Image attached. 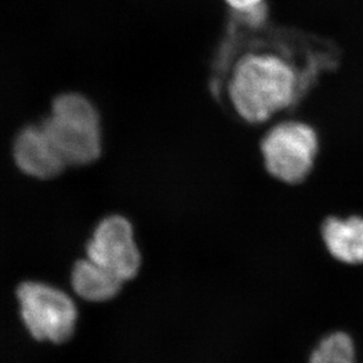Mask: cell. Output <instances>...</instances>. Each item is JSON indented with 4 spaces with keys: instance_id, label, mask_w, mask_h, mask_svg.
I'll list each match as a JSON object with an SVG mask.
<instances>
[{
    "instance_id": "obj_2",
    "label": "cell",
    "mask_w": 363,
    "mask_h": 363,
    "mask_svg": "<svg viewBox=\"0 0 363 363\" xmlns=\"http://www.w3.org/2000/svg\"><path fill=\"white\" fill-rule=\"evenodd\" d=\"M42 128L67 165L90 164L101 156V119L97 108L82 94L57 97Z\"/></svg>"
},
{
    "instance_id": "obj_6",
    "label": "cell",
    "mask_w": 363,
    "mask_h": 363,
    "mask_svg": "<svg viewBox=\"0 0 363 363\" xmlns=\"http://www.w3.org/2000/svg\"><path fill=\"white\" fill-rule=\"evenodd\" d=\"M14 161L26 175L52 179L67 167L42 125L28 126L14 140Z\"/></svg>"
},
{
    "instance_id": "obj_8",
    "label": "cell",
    "mask_w": 363,
    "mask_h": 363,
    "mask_svg": "<svg viewBox=\"0 0 363 363\" xmlns=\"http://www.w3.org/2000/svg\"><path fill=\"white\" fill-rule=\"evenodd\" d=\"M74 293L83 300L105 302L118 295L124 283L90 259H79L71 272Z\"/></svg>"
},
{
    "instance_id": "obj_4",
    "label": "cell",
    "mask_w": 363,
    "mask_h": 363,
    "mask_svg": "<svg viewBox=\"0 0 363 363\" xmlns=\"http://www.w3.org/2000/svg\"><path fill=\"white\" fill-rule=\"evenodd\" d=\"M17 298L25 327L35 339L63 343L74 334L77 308L63 290L30 281L19 286Z\"/></svg>"
},
{
    "instance_id": "obj_10",
    "label": "cell",
    "mask_w": 363,
    "mask_h": 363,
    "mask_svg": "<svg viewBox=\"0 0 363 363\" xmlns=\"http://www.w3.org/2000/svg\"><path fill=\"white\" fill-rule=\"evenodd\" d=\"M230 10L231 16L249 21L268 19L267 0H223Z\"/></svg>"
},
{
    "instance_id": "obj_7",
    "label": "cell",
    "mask_w": 363,
    "mask_h": 363,
    "mask_svg": "<svg viewBox=\"0 0 363 363\" xmlns=\"http://www.w3.org/2000/svg\"><path fill=\"white\" fill-rule=\"evenodd\" d=\"M322 241L332 257L346 264H363V217L332 216L321 227Z\"/></svg>"
},
{
    "instance_id": "obj_5",
    "label": "cell",
    "mask_w": 363,
    "mask_h": 363,
    "mask_svg": "<svg viewBox=\"0 0 363 363\" xmlns=\"http://www.w3.org/2000/svg\"><path fill=\"white\" fill-rule=\"evenodd\" d=\"M88 259L123 283L135 279L142 267V254L133 224L126 217H105L94 229L86 247Z\"/></svg>"
},
{
    "instance_id": "obj_1",
    "label": "cell",
    "mask_w": 363,
    "mask_h": 363,
    "mask_svg": "<svg viewBox=\"0 0 363 363\" xmlns=\"http://www.w3.org/2000/svg\"><path fill=\"white\" fill-rule=\"evenodd\" d=\"M340 60L329 39L230 14L211 60L210 94L231 118L262 125L295 110Z\"/></svg>"
},
{
    "instance_id": "obj_3",
    "label": "cell",
    "mask_w": 363,
    "mask_h": 363,
    "mask_svg": "<svg viewBox=\"0 0 363 363\" xmlns=\"http://www.w3.org/2000/svg\"><path fill=\"white\" fill-rule=\"evenodd\" d=\"M263 164L276 181L297 185L309 177L320 150L316 130L306 122L288 119L272 126L259 143Z\"/></svg>"
},
{
    "instance_id": "obj_9",
    "label": "cell",
    "mask_w": 363,
    "mask_h": 363,
    "mask_svg": "<svg viewBox=\"0 0 363 363\" xmlns=\"http://www.w3.org/2000/svg\"><path fill=\"white\" fill-rule=\"evenodd\" d=\"M311 363H354V346L350 336L345 333L328 336L311 355Z\"/></svg>"
}]
</instances>
